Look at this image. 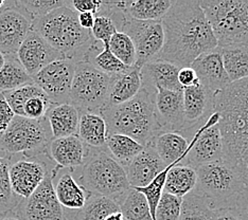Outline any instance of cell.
I'll return each mask as SVG.
<instances>
[{
  "instance_id": "cell-3",
  "label": "cell",
  "mask_w": 248,
  "mask_h": 220,
  "mask_svg": "<svg viewBox=\"0 0 248 220\" xmlns=\"http://www.w3.org/2000/svg\"><path fill=\"white\" fill-rule=\"evenodd\" d=\"M155 94L141 87L136 97L126 103L104 108L100 115L105 120L108 133L128 135L142 146L153 144L161 133L155 114Z\"/></svg>"
},
{
  "instance_id": "cell-52",
  "label": "cell",
  "mask_w": 248,
  "mask_h": 220,
  "mask_svg": "<svg viewBox=\"0 0 248 220\" xmlns=\"http://www.w3.org/2000/svg\"><path fill=\"white\" fill-rule=\"evenodd\" d=\"M4 61H5V56H4V54L0 52V71H1V69H2V67L4 65Z\"/></svg>"
},
{
  "instance_id": "cell-47",
  "label": "cell",
  "mask_w": 248,
  "mask_h": 220,
  "mask_svg": "<svg viewBox=\"0 0 248 220\" xmlns=\"http://www.w3.org/2000/svg\"><path fill=\"white\" fill-rule=\"evenodd\" d=\"M177 78H178V83L180 86L183 87V89L191 87V86H195V85L200 84V81L199 78H197L195 71L191 67L180 68L178 71Z\"/></svg>"
},
{
  "instance_id": "cell-36",
  "label": "cell",
  "mask_w": 248,
  "mask_h": 220,
  "mask_svg": "<svg viewBox=\"0 0 248 220\" xmlns=\"http://www.w3.org/2000/svg\"><path fill=\"white\" fill-rule=\"evenodd\" d=\"M11 157L0 156V218L15 211L21 198L14 194L10 182Z\"/></svg>"
},
{
  "instance_id": "cell-12",
  "label": "cell",
  "mask_w": 248,
  "mask_h": 220,
  "mask_svg": "<svg viewBox=\"0 0 248 220\" xmlns=\"http://www.w3.org/2000/svg\"><path fill=\"white\" fill-rule=\"evenodd\" d=\"M217 124L218 115L214 112L191 139L190 149L185 157L183 165L197 168L223 159V138Z\"/></svg>"
},
{
  "instance_id": "cell-18",
  "label": "cell",
  "mask_w": 248,
  "mask_h": 220,
  "mask_svg": "<svg viewBox=\"0 0 248 220\" xmlns=\"http://www.w3.org/2000/svg\"><path fill=\"white\" fill-rule=\"evenodd\" d=\"M155 114L161 132H180L185 127L183 91L156 89Z\"/></svg>"
},
{
  "instance_id": "cell-11",
  "label": "cell",
  "mask_w": 248,
  "mask_h": 220,
  "mask_svg": "<svg viewBox=\"0 0 248 220\" xmlns=\"http://www.w3.org/2000/svg\"><path fill=\"white\" fill-rule=\"evenodd\" d=\"M51 169L30 197L20 199L14 214L21 220H67L66 212L56 198Z\"/></svg>"
},
{
  "instance_id": "cell-31",
  "label": "cell",
  "mask_w": 248,
  "mask_h": 220,
  "mask_svg": "<svg viewBox=\"0 0 248 220\" xmlns=\"http://www.w3.org/2000/svg\"><path fill=\"white\" fill-rule=\"evenodd\" d=\"M222 55L223 65L231 83L248 77V46L218 47Z\"/></svg>"
},
{
  "instance_id": "cell-32",
  "label": "cell",
  "mask_w": 248,
  "mask_h": 220,
  "mask_svg": "<svg viewBox=\"0 0 248 220\" xmlns=\"http://www.w3.org/2000/svg\"><path fill=\"white\" fill-rule=\"evenodd\" d=\"M117 203L105 196L92 193L81 210L67 215V220H104L111 213L119 212Z\"/></svg>"
},
{
  "instance_id": "cell-14",
  "label": "cell",
  "mask_w": 248,
  "mask_h": 220,
  "mask_svg": "<svg viewBox=\"0 0 248 220\" xmlns=\"http://www.w3.org/2000/svg\"><path fill=\"white\" fill-rule=\"evenodd\" d=\"M33 18L18 1L7 2L0 10V52L16 54L32 30Z\"/></svg>"
},
{
  "instance_id": "cell-50",
  "label": "cell",
  "mask_w": 248,
  "mask_h": 220,
  "mask_svg": "<svg viewBox=\"0 0 248 220\" xmlns=\"http://www.w3.org/2000/svg\"><path fill=\"white\" fill-rule=\"evenodd\" d=\"M104 220H125L122 215V213L119 212H115V213H111L109 214L108 216H107Z\"/></svg>"
},
{
  "instance_id": "cell-30",
  "label": "cell",
  "mask_w": 248,
  "mask_h": 220,
  "mask_svg": "<svg viewBox=\"0 0 248 220\" xmlns=\"http://www.w3.org/2000/svg\"><path fill=\"white\" fill-rule=\"evenodd\" d=\"M196 169L183 164H177L169 169L163 191L183 198L196 188Z\"/></svg>"
},
{
  "instance_id": "cell-19",
  "label": "cell",
  "mask_w": 248,
  "mask_h": 220,
  "mask_svg": "<svg viewBox=\"0 0 248 220\" xmlns=\"http://www.w3.org/2000/svg\"><path fill=\"white\" fill-rule=\"evenodd\" d=\"M132 189L144 188L168 167L162 162L153 144L144 146L143 150L123 166Z\"/></svg>"
},
{
  "instance_id": "cell-48",
  "label": "cell",
  "mask_w": 248,
  "mask_h": 220,
  "mask_svg": "<svg viewBox=\"0 0 248 220\" xmlns=\"http://www.w3.org/2000/svg\"><path fill=\"white\" fill-rule=\"evenodd\" d=\"M211 220H240L232 208H219L213 213Z\"/></svg>"
},
{
  "instance_id": "cell-43",
  "label": "cell",
  "mask_w": 248,
  "mask_h": 220,
  "mask_svg": "<svg viewBox=\"0 0 248 220\" xmlns=\"http://www.w3.org/2000/svg\"><path fill=\"white\" fill-rule=\"evenodd\" d=\"M94 16V24L90 30V34H92L94 41L102 43L104 46H107L112 35L117 32L116 26L110 19V17L106 14L99 12Z\"/></svg>"
},
{
  "instance_id": "cell-24",
  "label": "cell",
  "mask_w": 248,
  "mask_h": 220,
  "mask_svg": "<svg viewBox=\"0 0 248 220\" xmlns=\"http://www.w3.org/2000/svg\"><path fill=\"white\" fill-rule=\"evenodd\" d=\"M140 70L141 67L135 65L122 74L111 76L108 97L104 108L124 104L136 97L142 87Z\"/></svg>"
},
{
  "instance_id": "cell-7",
  "label": "cell",
  "mask_w": 248,
  "mask_h": 220,
  "mask_svg": "<svg viewBox=\"0 0 248 220\" xmlns=\"http://www.w3.org/2000/svg\"><path fill=\"white\" fill-rule=\"evenodd\" d=\"M100 12L110 17L118 32L126 34L132 39L136 50V66L142 67L156 59L165 42L161 21L133 19L118 8L117 1H103Z\"/></svg>"
},
{
  "instance_id": "cell-38",
  "label": "cell",
  "mask_w": 248,
  "mask_h": 220,
  "mask_svg": "<svg viewBox=\"0 0 248 220\" xmlns=\"http://www.w3.org/2000/svg\"><path fill=\"white\" fill-rule=\"evenodd\" d=\"M108 48L122 64L127 67L136 65V50L132 39L126 34L117 31L110 38Z\"/></svg>"
},
{
  "instance_id": "cell-33",
  "label": "cell",
  "mask_w": 248,
  "mask_h": 220,
  "mask_svg": "<svg viewBox=\"0 0 248 220\" xmlns=\"http://www.w3.org/2000/svg\"><path fill=\"white\" fill-rule=\"evenodd\" d=\"M214 211L211 202L195 188L183 197L178 220H211Z\"/></svg>"
},
{
  "instance_id": "cell-16",
  "label": "cell",
  "mask_w": 248,
  "mask_h": 220,
  "mask_svg": "<svg viewBox=\"0 0 248 220\" xmlns=\"http://www.w3.org/2000/svg\"><path fill=\"white\" fill-rule=\"evenodd\" d=\"M54 166L49 167L39 157L24 158L11 164L10 182L14 194L21 199L30 197Z\"/></svg>"
},
{
  "instance_id": "cell-8",
  "label": "cell",
  "mask_w": 248,
  "mask_h": 220,
  "mask_svg": "<svg viewBox=\"0 0 248 220\" xmlns=\"http://www.w3.org/2000/svg\"><path fill=\"white\" fill-rule=\"evenodd\" d=\"M52 135L46 118L41 121L15 116L1 135L0 151L7 155L22 154L25 158L47 156Z\"/></svg>"
},
{
  "instance_id": "cell-9",
  "label": "cell",
  "mask_w": 248,
  "mask_h": 220,
  "mask_svg": "<svg viewBox=\"0 0 248 220\" xmlns=\"http://www.w3.org/2000/svg\"><path fill=\"white\" fill-rule=\"evenodd\" d=\"M196 169V189L211 202L214 210L232 208L236 197L246 186L223 159Z\"/></svg>"
},
{
  "instance_id": "cell-53",
  "label": "cell",
  "mask_w": 248,
  "mask_h": 220,
  "mask_svg": "<svg viewBox=\"0 0 248 220\" xmlns=\"http://www.w3.org/2000/svg\"><path fill=\"white\" fill-rule=\"evenodd\" d=\"M5 4H7V1H4V0H0V10L3 9Z\"/></svg>"
},
{
  "instance_id": "cell-21",
  "label": "cell",
  "mask_w": 248,
  "mask_h": 220,
  "mask_svg": "<svg viewBox=\"0 0 248 220\" xmlns=\"http://www.w3.org/2000/svg\"><path fill=\"white\" fill-rule=\"evenodd\" d=\"M78 168L65 169L60 168L54 178H58L56 183H53L54 191L60 205L65 210L77 212L86 205L92 195L78 180ZM53 178V179H54Z\"/></svg>"
},
{
  "instance_id": "cell-42",
  "label": "cell",
  "mask_w": 248,
  "mask_h": 220,
  "mask_svg": "<svg viewBox=\"0 0 248 220\" xmlns=\"http://www.w3.org/2000/svg\"><path fill=\"white\" fill-rule=\"evenodd\" d=\"M51 105L52 103L45 92H39L26 102L24 105V117L35 121L44 120Z\"/></svg>"
},
{
  "instance_id": "cell-45",
  "label": "cell",
  "mask_w": 248,
  "mask_h": 220,
  "mask_svg": "<svg viewBox=\"0 0 248 220\" xmlns=\"http://www.w3.org/2000/svg\"><path fill=\"white\" fill-rule=\"evenodd\" d=\"M14 117L15 114L13 110L11 109L7 101L4 100L1 92H0V135L7 131Z\"/></svg>"
},
{
  "instance_id": "cell-39",
  "label": "cell",
  "mask_w": 248,
  "mask_h": 220,
  "mask_svg": "<svg viewBox=\"0 0 248 220\" xmlns=\"http://www.w3.org/2000/svg\"><path fill=\"white\" fill-rule=\"evenodd\" d=\"M43 90L39 88L34 83L30 85H26L19 88L13 90H8V91H0L2 94L4 100L13 110L15 116L24 117V105L26 102L29 100L33 95H35Z\"/></svg>"
},
{
  "instance_id": "cell-1",
  "label": "cell",
  "mask_w": 248,
  "mask_h": 220,
  "mask_svg": "<svg viewBox=\"0 0 248 220\" xmlns=\"http://www.w3.org/2000/svg\"><path fill=\"white\" fill-rule=\"evenodd\" d=\"M161 25L165 42L156 58L158 60L179 68L190 67L200 55L218 47L200 1L173 0Z\"/></svg>"
},
{
  "instance_id": "cell-26",
  "label": "cell",
  "mask_w": 248,
  "mask_h": 220,
  "mask_svg": "<svg viewBox=\"0 0 248 220\" xmlns=\"http://www.w3.org/2000/svg\"><path fill=\"white\" fill-rule=\"evenodd\" d=\"M173 0H129L117 1L122 12L133 19L141 21H161L170 10Z\"/></svg>"
},
{
  "instance_id": "cell-49",
  "label": "cell",
  "mask_w": 248,
  "mask_h": 220,
  "mask_svg": "<svg viewBox=\"0 0 248 220\" xmlns=\"http://www.w3.org/2000/svg\"><path fill=\"white\" fill-rule=\"evenodd\" d=\"M95 16L93 13H80L78 14V24L83 28V29L90 31L94 24Z\"/></svg>"
},
{
  "instance_id": "cell-37",
  "label": "cell",
  "mask_w": 248,
  "mask_h": 220,
  "mask_svg": "<svg viewBox=\"0 0 248 220\" xmlns=\"http://www.w3.org/2000/svg\"><path fill=\"white\" fill-rule=\"evenodd\" d=\"M119 207L125 220H154L145 197L134 189L128 191Z\"/></svg>"
},
{
  "instance_id": "cell-28",
  "label": "cell",
  "mask_w": 248,
  "mask_h": 220,
  "mask_svg": "<svg viewBox=\"0 0 248 220\" xmlns=\"http://www.w3.org/2000/svg\"><path fill=\"white\" fill-rule=\"evenodd\" d=\"M78 135L89 147H106L108 131H107V125L103 117L94 112L81 114Z\"/></svg>"
},
{
  "instance_id": "cell-2",
  "label": "cell",
  "mask_w": 248,
  "mask_h": 220,
  "mask_svg": "<svg viewBox=\"0 0 248 220\" xmlns=\"http://www.w3.org/2000/svg\"><path fill=\"white\" fill-rule=\"evenodd\" d=\"M223 138V160L248 186V77L214 93Z\"/></svg>"
},
{
  "instance_id": "cell-34",
  "label": "cell",
  "mask_w": 248,
  "mask_h": 220,
  "mask_svg": "<svg viewBox=\"0 0 248 220\" xmlns=\"http://www.w3.org/2000/svg\"><path fill=\"white\" fill-rule=\"evenodd\" d=\"M106 148L115 160L122 166H125L143 150L144 146L128 135L108 133L106 139Z\"/></svg>"
},
{
  "instance_id": "cell-35",
  "label": "cell",
  "mask_w": 248,
  "mask_h": 220,
  "mask_svg": "<svg viewBox=\"0 0 248 220\" xmlns=\"http://www.w3.org/2000/svg\"><path fill=\"white\" fill-rule=\"evenodd\" d=\"M0 71V91H8L33 84V78L22 67L16 54H7Z\"/></svg>"
},
{
  "instance_id": "cell-15",
  "label": "cell",
  "mask_w": 248,
  "mask_h": 220,
  "mask_svg": "<svg viewBox=\"0 0 248 220\" xmlns=\"http://www.w3.org/2000/svg\"><path fill=\"white\" fill-rule=\"evenodd\" d=\"M183 98L186 123L179 133L190 142L196 132L204 126L214 114V93L202 85L197 84L195 86L184 88Z\"/></svg>"
},
{
  "instance_id": "cell-13",
  "label": "cell",
  "mask_w": 248,
  "mask_h": 220,
  "mask_svg": "<svg viewBox=\"0 0 248 220\" xmlns=\"http://www.w3.org/2000/svg\"><path fill=\"white\" fill-rule=\"evenodd\" d=\"M77 63L70 59L52 61L32 76L52 104L70 103V89Z\"/></svg>"
},
{
  "instance_id": "cell-23",
  "label": "cell",
  "mask_w": 248,
  "mask_h": 220,
  "mask_svg": "<svg viewBox=\"0 0 248 220\" xmlns=\"http://www.w3.org/2000/svg\"><path fill=\"white\" fill-rule=\"evenodd\" d=\"M180 68L165 60H152L144 64L140 70L142 88L156 92L157 88L172 91H183L178 83V71Z\"/></svg>"
},
{
  "instance_id": "cell-54",
  "label": "cell",
  "mask_w": 248,
  "mask_h": 220,
  "mask_svg": "<svg viewBox=\"0 0 248 220\" xmlns=\"http://www.w3.org/2000/svg\"><path fill=\"white\" fill-rule=\"evenodd\" d=\"M247 46H248V44H247Z\"/></svg>"
},
{
  "instance_id": "cell-29",
  "label": "cell",
  "mask_w": 248,
  "mask_h": 220,
  "mask_svg": "<svg viewBox=\"0 0 248 220\" xmlns=\"http://www.w3.org/2000/svg\"><path fill=\"white\" fill-rule=\"evenodd\" d=\"M84 61L90 64L95 69L105 73L109 76H114L126 72L129 68L118 59L110 52L108 44L104 46L102 43L93 41L85 55Z\"/></svg>"
},
{
  "instance_id": "cell-41",
  "label": "cell",
  "mask_w": 248,
  "mask_h": 220,
  "mask_svg": "<svg viewBox=\"0 0 248 220\" xmlns=\"http://www.w3.org/2000/svg\"><path fill=\"white\" fill-rule=\"evenodd\" d=\"M17 1L20 7L31 15L33 20L68 4V1L65 0H17Z\"/></svg>"
},
{
  "instance_id": "cell-51",
  "label": "cell",
  "mask_w": 248,
  "mask_h": 220,
  "mask_svg": "<svg viewBox=\"0 0 248 220\" xmlns=\"http://www.w3.org/2000/svg\"><path fill=\"white\" fill-rule=\"evenodd\" d=\"M0 220H21L19 217H17L14 214V212H12V213H10V214H8L7 216H4V217H2V218H0Z\"/></svg>"
},
{
  "instance_id": "cell-25",
  "label": "cell",
  "mask_w": 248,
  "mask_h": 220,
  "mask_svg": "<svg viewBox=\"0 0 248 220\" xmlns=\"http://www.w3.org/2000/svg\"><path fill=\"white\" fill-rule=\"evenodd\" d=\"M81 112L70 103L52 104L46 115V120L52 139L77 135Z\"/></svg>"
},
{
  "instance_id": "cell-20",
  "label": "cell",
  "mask_w": 248,
  "mask_h": 220,
  "mask_svg": "<svg viewBox=\"0 0 248 220\" xmlns=\"http://www.w3.org/2000/svg\"><path fill=\"white\" fill-rule=\"evenodd\" d=\"M90 147L78 135L52 139L47 150V157L60 168H81L87 160Z\"/></svg>"
},
{
  "instance_id": "cell-4",
  "label": "cell",
  "mask_w": 248,
  "mask_h": 220,
  "mask_svg": "<svg viewBox=\"0 0 248 220\" xmlns=\"http://www.w3.org/2000/svg\"><path fill=\"white\" fill-rule=\"evenodd\" d=\"M32 31L64 58L76 63L84 61L90 44L94 41L90 31L83 29L78 24V13L69 7V1L65 7L35 18L32 22Z\"/></svg>"
},
{
  "instance_id": "cell-44",
  "label": "cell",
  "mask_w": 248,
  "mask_h": 220,
  "mask_svg": "<svg viewBox=\"0 0 248 220\" xmlns=\"http://www.w3.org/2000/svg\"><path fill=\"white\" fill-rule=\"evenodd\" d=\"M103 1L100 0H71L69 1V7L77 12L80 13H93L98 14L102 8Z\"/></svg>"
},
{
  "instance_id": "cell-40",
  "label": "cell",
  "mask_w": 248,
  "mask_h": 220,
  "mask_svg": "<svg viewBox=\"0 0 248 220\" xmlns=\"http://www.w3.org/2000/svg\"><path fill=\"white\" fill-rule=\"evenodd\" d=\"M183 198L163 191L155 211V220H178Z\"/></svg>"
},
{
  "instance_id": "cell-27",
  "label": "cell",
  "mask_w": 248,
  "mask_h": 220,
  "mask_svg": "<svg viewBox=\"0 0 248 220\" xmlns=\"http://www.w3.org/2000/svg\"><path fill=\"white\" fill-rule=\"evenodd\" d=\"M157 154L167 166L183 164L190 149V142L179 132H161L153 142Z\"/></svg>"
},
{
  "instance_id": "cell-6",
  "label": "cell",
  "mask_w": 248,
  "mask_h": 220,
  "mask_svg": "<svg viewBox=\"0 0 248 220\" xmlns=\"http://www.w3.org/2000/svg\"><path fill=\"white\" fill-rule=\"evenodd\" d=\"M218 47L248 44V0H200Z\"/></svg>"
},
{
  "instance_id": "cell-5",
  "label": "cell",
  "mask_w": 248,
  "mask_h": 220,
  "mask_svg": "<svg viewBox=\"0 0 248 220\" xmlns=\"http://www.w3.org/2000/svg\"><path fill=\"white\" fill-rule=\"evenodd\" d=\"M78 175L88 191L105 196L118 205L132 189L124 167L112 158L106 147H90L85 164L78 168Z\"/></svg>"
},
{
  "instance_id": "cell-22",
  "label": "cell",
  "mask_w": 248,
  "mask_h": 220,
  "mask_svg": "<svg viewBox=\"0 0 248 220\" xmlns=\"http://www.w3.org/2000/svg\"><path fill=\"white\" fill-rule=\"evenodd\" d=\"M190 67L195 71L200 84L213 93L221 91L231 84L218 47L200 55Z\"/></svg>"
},
{
  "instance_id": "cell-17",
  "label": "cell",
  "mask_w": 248,
  "mask_h": 220,
  "mask_svg": "<svg viewBox=\"0 0 248 220\" xmlns=\"http://www.w3.org/2000/svg\"><path fill=\"white\" fill-rule=\"evenodd\" d=\"M16 56L31 77L52 61L66 59L63 54L53 49L43 37L32 30L20 44Z\"/></svg>"
},
{
  "instance_id": "cell-46",
  "label": "cell",
  "mask_w": 248,
  "mask_h": 220,
  "mask_svg": "<svg viewBox=\"0 0 248 220\" xmlns=\"http://www.w3.org/2000/svg\"><path fill=\"white\" fill-rule=\"evenodd\" d=\"M232 210L238 215L240 220H248V186L244 188L236 197Z\"/></svg>"
},
{
  "instance_id": "cell-10",
  "label": "cell",
  "mask_w": 248,
  "mask_h": 220,
  "mask_svg": "<svg viewBox=\"0 0 248 220\" xmlns=\"http://www.w3.org/2000/svg\"><path fill=\"white\" fill-rule=\"evenodd\" d=\"M110 82L111 76L86 61L77 63L70 89V104L81 114H100L106 105Z\"/></svg>"
}]
</instances>
